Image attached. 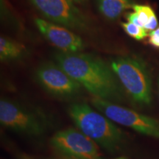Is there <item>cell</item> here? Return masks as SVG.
Here are the masks:
<instances>
[{
    "label": "cell",
    "instance_id": "cell-1",
    "mask_svg": "<svg viewBox=\"0 0 159 159\" xmlns=\"http://www.w3.org/2000/svg\"><path fill=\"white\" fill-rule=\"evenodd\" d=\"M57 64L95 97L111 102L124 99L121 83L112 69L91 55L61 52L55 55Z\"/></svg>",
    "mask_w": 159,
    "mask_h": 159
},
{
    "label": "cell",
    "instance_id": "cell-11",
    "mask_svg": "<svg viewBox=\"0 0 159 159\" xmlns=\"http://www.w3.org/2000/svg\"><path fill=\"white\" fill-rule=\"evenodd\" d=\"M25 52V47L21 43L7 38L0 39V58L2 61L15 60L21 57Z\"/></svg>",
    "mask_w": 159,
    "mask_h": 159
},
{
    "label": "cell",
    "instance_id": "cell-10",
    "mask_svg": "<svg viewBox=\"0 0 159 159\" xmlns=\"http://www.w3.org/2000/svg\"><path fill=\"white\" fill-rule=\"evenodd\" d=\"M98 8L107 19H118L123 11L132 7L129 0H97Z\"/></svg>",
    "mask_w": 159,
    "mask_h": 159
},
{
    "label": "cell",
    "instance_id": "cell-13",
    "mask_svg": "<svg viewBox=\"0 0 159 159\" xmlns=\"http://www.w3.org/2000/svg\"><path fill=\"white\" fill-rule=\"evenodd\" d=\"M122 26L127 34L136 40H142L148 35L146 30L135 24L125 22L122 24Z\"/></svg>",
    "mask_w": 159,
    "mask_h": 159
},
{
    "label": "cell",
    "instance_id": "cell-3",
    "mask_svg": "<svg viewBox=\"0 0 159 159\" xmlns=\"http://www.w3.org/2000/svg\"><path fill=\"white\" fill-rule=\"evenodd\" d=\"M111 68L133 100L141 105L150 104V75L142 59L135 57H117L111 61Z\"/></svg>",
    "mask_w": 159,
    "mask_h": 159
},
{
    "label": "cell",
    "instance_id": "cell-12",
    "mask_svg": "<svg viewBox=\"0 0 159 159\" xmlns=\"http://www.w3.org/2000/svg\"><path fill=\"white\" fill-rule=\"evenodd\" d=\"M135 13L138 15L143 28L146 30H154L158 26V20L153 10L150 6L134 5L132 6Z\"/></svg>",
    "mask_w": 159,
    "mask_h": 159
},
{
    "label": "cell",
    "instance_id": "cell-4",
    "mask_svg": "<svg viewBox=\"0 0 159 159\" xmlns=\"http://www.w3.org/2000/svg\"><path fill=\"white\" fill-rule=\"evenodd\" d=\"M91 102L99 112L114 122L147 136L159 139V121L157 119L95 97Z\"/></svg>",
    "mask_w": 159,
    "mask_h": 159
},
{
    "label": "cell",
    "instance_id": "cell-14",
    "mask_svg": "<svg viewBox=\"0 0 159 159\" xmlns=\"http://www.w3.org/2000/svg\"><path fill=\"white\" fill-rule=\"evenodd\" d=\"M149 37V42L150 44L159 48V27L151 32Z\"/></svg>",
    "mask_w": 159,
    "mask_h": 159
},
{
    "label": "cell",
    "instance_id": "cell-6",
    "mask_svg": "<svg viewBox=\"0 0 159 159\" xmlns=\"http://www.w3.org/2000/svg\"><path fill=\"white\" fill-rule=\"evenodd\" d=\"M40 13L51 21L69 28L83 30L88 21L69 0H30Z\"/></svg>",
    "mask_w": 159,
    "mask_h": 159
},
{
    "label": "cell",
    "instance_id": "cell-5",
    "mask_svg": "<svg viewBox=\"0 0 159 159\" xmlns=\"http://www.w3.org/2000/svg\"><path fill=\"white\" fill-rule=\"evenodd\" d=\"M50 143L53 148L65 157L73 159H103L97 143L75 128L57 132Z\"/></svg>",
    "mask_w": 159,
    "mask_h": 159
},
{
    "label": "cell",
    "instance_id": "cell-16",
    "mask_svg": "<svg viewBox=\"0 0 159 159\" xmlns=\"http://www.w3.org/2000/svg\"><path fill=\"white\" fill-rule=\"evenodd\" d=\"M52 159H73V158H68V157H64V158H52Z\"/></svg>",
    "mask_w": 159,
    "mask_h": 159
},
{
    "label": "cell",
    "instance_id": "cell-17",
    "mask_svg": "<svg viewBox=\"0 0 159 159\" xmlns=\"http://www.w3.org/2000/svg\"><path fill=\"white\" fill-rule=\"evenodd\" d=\"M69 1H71H71H72V0H69Z\"/></svg>",
    "mask_w": 159,
    "mask_h": 159
},
{
    "label": "cell",
    "instance_id": "cell-9",
    "mask_svg": "<svg viewBox=\"0 0 159 159\" xmlns=\"http://www.w3.org/2000/svg\"><path fill=\"white\" fill-rule=\"evenodd\" d=\"M35 23L43 36L62 52H77L83 48L82 39L65 27L39 18Z\"/></svg>",
    "mask_w": 159,
    "mask_h": 159
},
{
    "label": "cell",
    "instance_id": "cell-15",
    "mask_svg": "<svg viewBox=\"0 0 159 159\" xmlns=\"http://www.w3.org/2000/svg\"><path fill=\"white\" fill-rule=\"evenodd\" d=\"M114 159H128V158H126V157H124V156H120V157H117V158H114Z\"/></svg>",
    "mask_w": 159,
    "mask_h": 159
},
{
    "label": "cell",
    "instance_id": "cell-8",
    "mask_svg": "<svg viewBox=\"0 0 159 159\" xmlns=\"http://www.w3.org/2000/svg\"><path fill=\"white\" fill-rule=\"evenodd\" d=\"M36 77L46 90L57 97L74 96L82 86L58 65L51 63L39 66L36 71Z\"/></svg>",
    "mask_w": 159,
    "mask_h": 159
},
{
    "label": "cell",
    "instance_id": "cell-2",
    "mask_svg": "<svg viewBox=\"0 0 159 159\" xmlns=\"http://www.w3.org/2000/svg\"><path fill=\"white\" fill-rule=\"evenodd\" d=\"M68 113L81 132L105 150L116 152L125 143L124 133L114 122L85 103L71 105Z\"/></svg>",
    "mask_w": 159,
    "mask_h": 159
},
{
    "label": "cell",
    "instance_id": "cell-7",
    "mask_svg": "<svg viewBox=\"0 0 159 159\" xmlns=\"http://www.w3.org/2000/svg\"><path fill=\"white\" fill-rule=\"evenodd\" d=\"M0 122L6 128L30 136L44 132L43 123L35 114L5 99L0 101Z\"/></svg>",
    "mask_w": 159,
    "mask_h": 159
}]
</instances>
